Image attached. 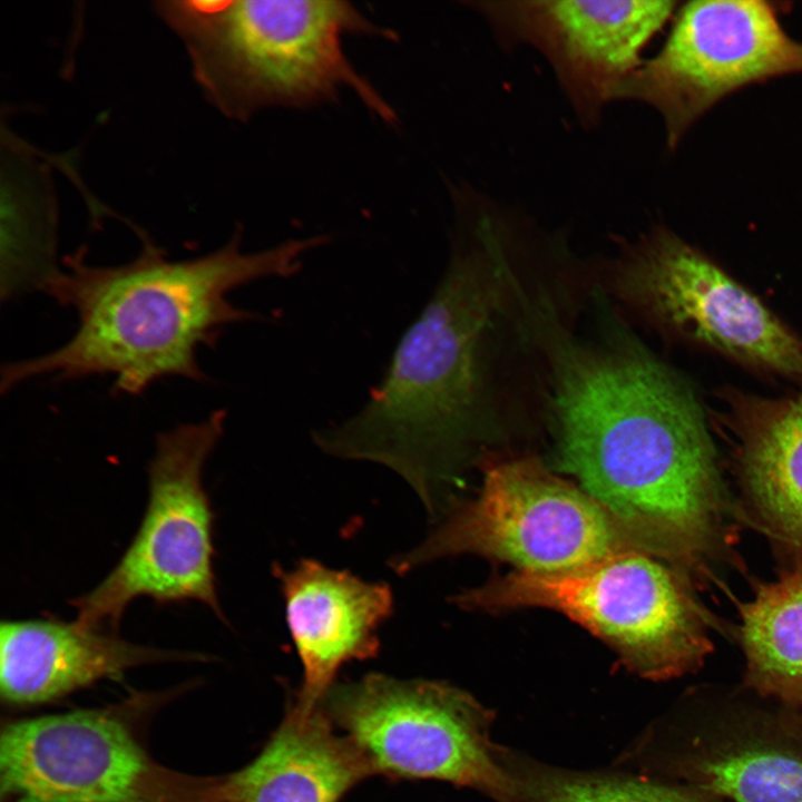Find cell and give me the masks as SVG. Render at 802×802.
Masks as SVG:
<instances>
[{"instance_id":"d6986e66","label":"cell","mask_w":802,"mask_h":802,"mask_svg":"<svg viewBox=\"0 0 802 802\" xmlns=\"http://www.w3.org/2000/svg\"><path fill=\"white\" fill-rule=\"evenodd\" d=\"M746 684L756 694L802 706V571L757 587L741 607Z\"/></svg>"},{"instance_id":"4fadbf2b","label":"cell","mask_w":802,"mask_h":802,"mask_svg":"<svg viewBox=\"0 0 802 802\" xmlns=\"http://www.w3.org/2000/svg\"><path fill=\"white\" fill-rule=\"evenodd\" d=\"M688 704L663 765L731 802H802V706Z\"/></svg>"},{"instance_id":"7a4b0ae2","label":"cell","mask_w":802,"mask_h":802,"mask_svg":"<svg viewBox=\"0 0 802 802\" xmlns=\"http://www.w3.org/2000/svg\"><path fill=\"white\" fill-rule=\"evenodd\" d=\"M551 419L561 468L639 550L693 571L723 544L726 500L703 411L644 348L570 343Z\"/></svg>"},{"instance_id":"2e32d148","label":"cell","mask_w":802,"mask_h":802,"mask_svg":"<svg viewBox=\"0 0 802 802\" xmlns=\"http://www.w3.org/2000/svg\"><path fill=\"white\" fill-rule=\"evenodd\" d=\"M371 775L321 705L306 710L292 700L260 753L218 777L215 802H341Z\"/></svg>"},{"instance_id":"8fae6325","label":"cell","mask_w":802,"mask_h":802,"mask_svg":"<svg viewBox=\"0 0 802 802\" xmlns=\"http://www.w3.org/2000/svg\"><path fill=\"white\" fill-rule=\"evenodd\" d=\"M802 71V43L782 29L774 8L756 0H702L681 8L661 50L624 82L617 99L640 100L678 144L707 109L733 91Z\"/></svg>"},{"instance_id":"ac0fdd59","label":"cell","mask_w":802,"mask_h":802,"mask_svg":"<svg viewBox=\"0 0 802 802\" xmlns=\"http://www.w3.org/2000/svg\"><path fill=\"white\" fill-rule=\"evenodd\" d=\"M1 299L45 291L57 265L58 211L48 166L2 126Z\"/></svg>"},{"instance_id":"6da1fadb","label":"cell","mask_w":802,"mask_h":802,"mask_svg":"<svg viewBox=\"0 0 802 802\" xmlns=\"http://www.w3.org/2000/svg\"><path fill=\"white\" fill-rule=\"evenodd\" d=\"M568 313L544 258L489 218L456 239L433 294L368 400L312 431L338 459L401 476L430 514L475 450L529 419H548Z\"/></svg>"},{"instance_id":"8992f818","label":"cell","mask_w":802,"mask_h":802,"mask_svg":"<svg viewBox=\"0 0 802 802\" xmlns=\"http://www.w3.org/2000/svg\"><path fill=\"white\" fill-rule=\"evenodd\" d=\"M477 496L454 508L424 540L397 555L399 575L458 555L509 563L520 571L561 573L639 550L583 488L530 456L488 459Z\"/></svg>"},{"instance_id":"52a82bcc","label":"cell","mask_w":802,"mask_h":802,"mask_svg":"<svg viewBox=\"0 0 802 802\" xmlns=\"http://www.w3.org/2000/svg\"><path fill=\"white\" fill-rule=\"evenodd\" d=\"M225 421L226 411L215 410L158 434L139 528L110 573L70 600L78 623L117 633L126 608L138 597L159 605L197 600L226 622L213 568L215 516L202 481Z\"/></svg>"},{"instance_id":"9a60e30c","label":"cell","mask_w":802,"mask_h":802,"mask_svg":"<svg viewBox=\"0 0 802 802\" xmlns=\"http://www.w3.org/2000/svg\"><path fill=\"white\" fill-rule=\"evenodd\" d=\"M168 661L206 656L137 645L76 619L0 623V694L14 706L48 703L134 667Z\"/></svg>"},{"instance_id":"5bb4252c","label":"cell","mask_w":802,"mask_h":802,"mask_svg":"<svg viewBox=\"0 0 802 802\" xmlns=\"http://www.w3.org/2000/svg\"><path fill=\"white\" fill-rule=\"evenodd\" d=\"M274 573L303 671L292 700L306 710L316 708L343 665L378 655L376 633L393 612L392 590L384 581H365L309 558L288 570L275 565Z\"/></svg>"},{"instance_id":"ffe728a7","label":"cell","mask_w":802,"mask_h":802,"mask_svg":"<svg viewBox=\"0 0 802 802\" xmlns=\"http://www.w3.org/2000/svg\"><path fill=\"white\" fill-rule=\"evenodd\" d=\"M510 769L516 802H721L704 791L651 777L525 767L512 757Z\"/></svg>"},{"instance_id":"ba28073f","label":"cell","mask_w":802,"mask_h":802,"mask_svg":"<svg viewBox=\"0 0 802 802\" xmlns=\"http://www.w3.org/2000/svg\"><path fill=\"white\" fill-rule=\"evenodd\" d=\"M321 706L373 775L446 781L516 801L507 755L490 739L491 713L458 687L370 673L335 683Z\"/></svg>"},{"instance_id":"30bf717a","label":"cell","mask_w":802,"mask_h":802,"mask_svg":"<svg viewBox=\"0 0 802 802\" xmlns=\"http://www.w3.org/2000/svg\"><path fill=\"white\" fill-rule=\"evenodd\" d=\"M216 784L157 764L116 710L17 720L1 731L0 802H215Z\"/></svg>"},{"instance_id":"9c48e42d","label":"cell","mask_w":802,"mask_h":802,"mask_svg":"<svg viewBox=\"0 0 802 802\" xmlns=\"http://www.w3.org/2000/svg\"><path fill=\"white\" fill-rule=\"evenodd\" d=\"M622 307L658 331L802 381V341L717 264L667 231L624 247L603 272Z\"/></svg>"},{"instance_id":"277c9868","label":"cell","mask_w":802,"mask_h":802,"mask_svg":"<svg viewBox=\"0 0 802 802\" xmlns=\"http://www.w3.org/2000/svg\"><path fill=\"white\" fill-rule=\"evenodd\" d=\"M154 10L182 40L206 99L231 119L330 101L345 88L383 120L397 118L342 45L348 35L394 36L346 1H158Z\"/></svg>"},{"instance_id":"7c38bea8","label":"cell","mask_w":802,"mask_h":802,"mask_svg":"<svg viewBox=\"0 0 802 802\" xmlns=\"http://www.w3.org/2000/svg\"><path fill=\"white\" fill-rule=\"evenodd\" d=\"M671 0H552L479 3L502 33L537 48L588 121L640 66L673 14Z\"/></svg>"},{"instance_id":"e0dca14e","label":"cell","mask_w":802,"mask_h":802,"mask_svg":"<svg viewBox=\"0 0 802 802\" xmlns=\"http://www.w3.org/2000/svg\"><path fill=\"white\" fill-rule=\"evenodd\" d=\"M742 481L767 534L802 554V393L764 399L728 393Z\"/></svg>"},{"instance_id":"3957f363","label":"cell","mask_w":802,"mask_h":802,"mask_svg":"<svg viewBox=\"0 0 802 802\" xmlns=\"http://www.w3.org/2000/svg\"><path fill=\"white\" fill-rule=\"evenodd\" d=\"M329 242L313 235L245 252L241 232L208 254L170 260L143 236L140 254L116 266L87 264L81 253L63 260L45 292L75 310L78 325L61 346L4 364L6 393L31 379L114 378L113 392L137 395L159 379L205 381L197 362L222 331L260 314L238 307L228 294L264 278L288 277L302 258Z\"/></svg>"},{"instance_id":"5b68a950","label":"cell","mask_w":802,"mask_h":802,"mask_svg":"<svg viewBox=\"0 0 802 802\" xmlns=\"http://www.w3.org/2000/svg\"><path fill=\"white\" fill-rule=\"evenodd\" d=\"M463 609L542 607L579 623L634 673L668 679L711 649L703 610L675 568L642 550L561 573L516 570L453 598Z\"/></svg>"}]
</instances>
